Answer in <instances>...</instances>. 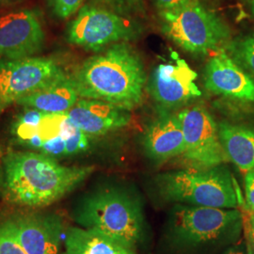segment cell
Returning a JSON list of instances; mask_svg holds the SVG:
<instances>
[{"label":"cell","instance_id":"1","mask_svg":"<svg viewBox=\"0 0 254 254\" xmlns=\"http://www.w3.org/2000/svg\"><path fill=\"white\" fill-rule=\"evenodd\" d=\"M80 98L95 99L131 110L143 98L144 65L133 47L122 42L86 60L72 75Z\"/></svg>","mask_w":254,"mask_h":254},{"label":"cell","instance_id":"2","mask_svg":"<svg viewBox=\"0 0 254 254\" xmlns=\"http://www.w3.org/2000/svg\"><path fill=\"white\" fill-rule=\"evenodd\" d=\"M4 188L9 200L43 207L64 198L85 181L93 166H64L39 152H9L3 157Z\"/></svg>","mask_w":254,"mask_h":254},{"label":"cell","instance_id":"3","mask_svg":"<svg viewBox=\"0 0 254 254\" xmlns=\"http://www.w3.org/2000/svg\"><path fill=\"white\" fill-rule=\"evenodd\" d=\"M82 228L98 232L134 250L144 236V215L135 195L106 188L86 195L73 213Z\"/></svg>","mask_w":254,"mask_h":254},{"label":"cell","instance_id":"4","mask_svg":"<svg viewBox=\"0 0 254 254\" xmlns=\"http://www.w3.org/2000/svg\"><path fill=\"white\" fill-rule=\"evenodd\" d=\"M156 186L167 201L215 208L238 205L236 183L222 165L163 173L157 176Z\"/></svg>","mask_w":254,"mask_h":254},{"label":"cell","instance_id":"5","mask_svg":"<svg viewBox=\"0 0 254 254\" xmlns=\"http://www.w3.org/2000/svg\"><path fill=\"white\" fill-rule=\"evenodd\" d=\"M161 30L175 45L193 54H207L227 44V24L199 0L173 10H161Z\"/></svg>","mask_w":254,"mask_h":254},{"label":"cell","instance_id":"6","mask_svg":"<svg viewBox=\"0 0 254 254\" xmlns=\"http://www.w3.org/2000/svg\"><path fill=\"white\" fill-rule=\"evenodd\" d=\"M242 224L237 208L177 204L169 219L168 237L175 247L192 249L227 239Z\"/></svg>","mask_w":254,"mask_h":254},{"label":"cell","instance_id":"7","mask_svg":"<svg viewBox=\"0 0 254 254\" xmlns=\"http://www.w3.org/2000/svg\"><path fill=\"white\" fill-rule=\"evenodd\" d=\"M139 34L140 27L128 16L93 4L82 6L66 32L69 44L91 51L131 41Z\"/></svg>","mask_w":254,"mask_h":254},{"label":"cell","instance_id":"8","mask_svg":"<svg viewBox=\"0 0 254 254\" xmlns=\"http://www.w3.org/2000/svg\"><path fill=\"white\" fill-rule=\"evenodd\" d=\"M66 73L53 59H0V115L10 105L62 79Z\"/></svg>","mask_w":254,"mask_h":254},{"label":"cell","instance_id":"9","mask_svg":"<svg viewBox=\"0 0 254 254\" xmlns=\"http://www.w3.org/2000/svg\"><path fill=\"white\" fill-rule=\"evenodd\" d=\"M185 136L182 155L198 168H212L229 161L218 135V124L204 108L195 106L178 113Z\"/></svg>","mask_w":254,"mask_h":254},{"label":"cell","instance_id":"10","mask_svg":"<svg viewBox=\"0 0 254 254\" xmlns=\"http://www.w3.org/2000/svg\"><path fill=\"white\" fill-rule=\"evenodd\" d=\"M46 34L39 13L21 9L0 17V59L19 60L39 53Z\"/></svg>","mask_w":254,"mask_h":254},{"label":"cell","instance_id":"11","mask_svg":"<svg viewBox=\"0 0 254 254\" xmlns=\"http://www.w3.org/2000/svg\"><path fill=\"white\" fill-rule=\"evenodd\" d=\"M198 74L176 53L172 61L159 64L151 75L148 90L154 100L165 107H173L199 97L201 94L195 83Z\"/></svg>","mask_w":254,"mask_h":254},{"label":"cell","instance_id":"12","mask_svg":"<svg viewBox=\"0 0 254 254\" xmlns=\"http://www.w3.org/2000/svg\"><path fill=\"white\" fill-rule=\"evenodd\" d=\"M8 220L27 254H59L63 224L46 214H19Z\"/></svg>","mask_w":254,"mask_h":254},{"label":"cell","instance_id":"13","mask_svg":"<svg viewBox=\"0 0 254 254\" xmlns=\"http://www.w3.org/2000/svg\"><path fill=\"white\" fill-rule=\"evenodd\" d=\"M204 85L209 91L229 98L254 103V79L224 51L208 61Z\"/></svg>","mask_w":254,"mask_h":254},{"label":"cell","instance_id":"14","mask_svg":"<svg viewBox=\"0 0 254 254\" xmlns=\"http://www.w3.org/2000/svg\"><path fill=\"white\" fill-rule=\"evenodd\" d=\"M73 125L89 136H102L127 127L129 110L104 101L79 98L68 112Z\"/></svg>","mask_w":254,"mask_h":254},{"label":"cell","instance_id":"15","mask_svg":"<svg viewBox=\"0 0 254 254\" xmlns=\"http://www.w3.org/2000/svg\"><path fill=\"white\" fill-rule=\"evenodd\" d=\"M143 148L149 158L162 162L183 154L185 136L178 114L163 111L146 128Z\"/></svg>","mask_w":254,"mask_h":254},{"label":"cell","instance_id":"16","mask_svg":"<svg viewBox=\"0 0 254 254\" xmlns=\"http://www.w3.org/2000/svg\"><path fill=\"white\" fill-rule=\"evenodd\" d=\"M80 97L71 75H65L46 88L18 101L16 104L27 109L49 112H68Z\"/></svg>","mask_w":254,"mask_h":254},{"label":"cell","instance_id":"17","mask_svg":"<svg viewBox=\"0 0 254 254\" xmlns=\"http://www.w3.org/2000/svg\"><path fill=\"white\" fill-rule=\"evenodd\" d=\"M218 126L219 138L229 161L243 173L254 170V128L232 125L227 122H221Z\"/></svg>","mask_w":254,"mask_h":254},{"label":"cell","instance_id":"18","mask_svg":"<svg viewBox=\"0 0 254 254\" xmlns=\"http://www.w3.org/2000/svg\"><path fill=\"white\" fill-rule=\"evenodd\" d=\"M64 246L63 254H136L135 250L85 228H69Z\"/></svg>","mask_w":254,"mask_h":254},{"label":"cell","instance_id":"19","mask_svg":"<svg viewBox=\"0 0 254 254\" xmlns=\"http://www.w3.org/2000/svg\"><path fill=\"white\" fill-rule=\"evenodd\" d=\"M229 49L237 61L254 76V38L245 37L233 42Z\"/></svg>","mask_w":254,"mask_h":254},{"label":"cell","instance_id":"20","mask_svg":"<svg viewBox=\"0 0 254 254\" xmlns=\"http://www.w3.org/2000/svg\"><path fill=\"white\" fill-rule=\"evenodd\" d=\"M93 5L110 9L124 16L144 11V0H89Z\"/></svg>","mask_w":254,"mask_h":254},{"label":"cell","instance_id":"21","mask_svg":"<svg viewBox=\"0 0 254 254\" xmlns=\"http://www.w3.org/2000/svg\"><path fill=\"white\" fill-rule=\"evenodd\" d=\"M0 254H27L8 219L0 221Z\"/></svg>","mask_w":254,"mask_h":254},{"label":"cell","instance_id":"22","mask_svg":"<svg viewBox=\"0 0 254 254\" xmlns=\"http://www.w3.org/2000/svg\"><path fill=\"white\" fill-rule=\"evenodd\" d=\"M84 0H48V4L57 17L67 19L77 12Z\"/></svg>","mask_w":254,"mask_h":254},{"label":"cell","instance_id":"23","mask_svg":"<svg viewBox=\"0 0 254 254\" xmlns=\"http://www.w3.org/2000/svg\"><path fill=\"white\" fill-rule=\"evenodd\" d=\"M245 195L249 211L254 214V169L246 173Z\"/></svg>","mask_w":254,"mask_h":254},{"label":"cell","instance_id":"24","mask_svg":"<svg viewBox=\"0 0 254 254\" xmlns=\"http://www.w3.org/2000/svg\"><path fill=\"white\" fill-rule=\"evenodd\" d=\"M242 225L244 228L246 237L248 239L249 246L254 253V214L252 212H247L242 214Z\"/></svg>","mask_w":254,"mask_h":254},{"label":"cell","instance_id":"25","mask_svg":"<svg viewBox=\"0 0 254 254\" xmlns=\"http://www.w3.org/2000/svg\"><path fill=\"white\" fill-rule=\"evenodd\" d=\"M157 8L161 10H173L190 4L192 0H153Z\"/></svg>","mask_w":254,"mask_h":254},{"label":"cell","instance_id":"26","mask_svg":"<svg viewBox=\"0 0 254 254\" xmlns=\"http://www.w3.org/2000/svg\"><path fill=\"white\" fill-rule=\"evenodd\" d=\"M250 247V246H249ZM224 254H254V251L251 249V247L249 248V251L245 253L243 251H240V250H236V249H231V250H228L227 252Z\"/></svg>","mask_w":254,"mask_h":254},{"label":"cell","instance_id":"27","mask_svg":"<svg viewBox=\"0 0 254 254\" xmlns=\"http://www.w3.org/2000/svg\"><path fill=\"white\" fill-rule=\"evenodd\" d=\"M5 184V179H4V170H3V165L0 164V190L4 188Z\"/></svg>","mask_w":254,"mask_h":254},{"label":"cell","instance_id":"28","mask_svg":"<svg viewBox=\"0 0 254 254\" xmlns=\"http://www.w3.org/2000/svg\"><path fill=\"white\" fill-rule=\"evenodd\" d=\"M249 2H250V6H251L252 11L254 12V0H249Z\"/></svg>","mask_w":254,"mask_h":254},{"label":"cell","instance_id":"29","mask_svg":"<svg viewBox=\"0 0 254 254\" xmlns=\"http://www.w3.org/2000/svg\"><path fill=\"white\" fill-rule=\"evenodd\" d=\"M0 1H2V0H0Z\"/></svg>","mask_w":254,"mask_h":254}]
</instances>
